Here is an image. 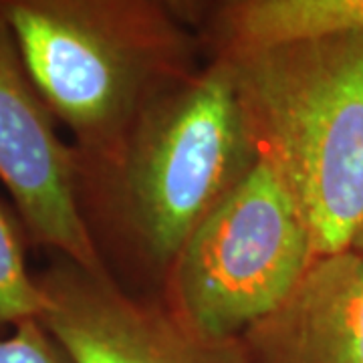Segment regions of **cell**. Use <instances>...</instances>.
<instances>
[{"instance_id":"cell-11","label":"cell","mask_w":363,"mask_h":363,"mask_svg":"<svg viewBox=\"0 0 363 363\" xmlns=\"http://www.w3.org/2000/svg\"><path fill=\"white\" fill-rule=\"evenodd\" d=\"M169 13L174 14L180 23L190 26L192 30H200V26L206 18L208 9L212 0H160Z\"/></svg>"},{"instance_id":"cell-4","label":"cell","mask_w":363,"mask_h":363,"mask_svg":"<svg viewBox=\"0 0 363 363\" xmlns=\"http://www.w3.org/2000/svg\"><path fill=\"white\" fill-rule=\"evenodd\" d=\"M317 257L297 204L257 166L188 238L164 279V307L212 341H238L297 289Z\"/></svg>"},{"instance_id":"cell-5","label":"cell","mask_w":363,"mask_h":363,"mask_svg":"<svg viewBox=\"0 0 363 363\" xmlns=\"http://www.w3.org/2000/svg\"><path fill=\"white\" fill-rule=\"evenodd\" d=\"M57 123L0 21V180L30 245L107 272L79 206L73 145L61 140Z\"/></svg>"},{"instance_id":"cell-7","label":"cell","mask_w":363,"mask_h":363,"mask_svg":"<svg viewBox=\"0 0 363 363\" xmlns=\"http://www.w3.org/2000/svg\"><path fill=\"white\" fill-rule=\"evenodd\" d=\"M240 341L250 363H363L362 250L319 257Z\"/></svg>"},{"instance_id":"cell-3","label":"cell","mask_w":363,"mask_h":363,"mask_svg":"<svg viewBox=\"0 0 363 363\" xmlns=\"http://www.w3.org/2000/svg\"><path fill=\"white\" fill-rule=\"evenodd\" d=\"M224 59L257 154L297 204L317 257L350 250L363 226V33Z\"/></svg>"},{"instance_id":"cell-1","label":"cell","mask_w":363,"mask_h":363,"mask_svg":"<svg viewBox=\"0 0 363 363\" xmlns=\"http://www.w3.org/2000/svg\"><path fill=\"white\" fill-rule=\"evenodd\" d=\"M257 162L233 65L212 57L143 111L113 162L75 160L79 206L104 260L105 250L131 257L164 283L188 238Z\"/></svg>"},{"instance_id":"cell-6","label":"cell","mask_w":363,"mask_h":363,"mask_svg":"<svg viewBox=\"0 0 363 363\" xmlns=\"http://www.w3.org/2000/svg\"><path fill=\"white\" fill-rule=\"evenodd\" d=\"M37 283L39 321L69 363H250L240 339L198 335L164 303L130 295L109 271H85L55 257Z\"/></svg>"},{"instance_id":"cell-12","label":"cell","mask_w":363,"mask_h":363,"mask_svg":"<svg viewBox=\"0 0 363 363\" xmlns=\"http://www.w3.org/2000/svg\"><path fill=\"white\" fill-rule=\"evenodd\" d=\"M351 248H355V250H362L363 252V226L359 228V233H357V236H355V240H353Z\"/></svg>"},{"instance_id":"cell-9","label":"cell","mask_w":363,"mask_h":363,"mask_svg":"<svg viewBox=\"0 0 363 363\" xmlns=\"http://www.w3.org/2000/svg\"><path fill=\"white\" fill-rule=\"evenodd\" d=\"M28 236L18 216L0 202V335L16 325L40 319L43 295L37 274L26 267Z\"/></svg>"},{"instance_id":"cell-10","label":"cell","mask_w":363,"mask_h":363,"mask_svg":"<svg viewBox=\"0 0 363 363\" xmlns=\"http://www.w3.org/2000/svg\"><path fill=\"white\" fill-rule=\"evenodd\" d=\"M0 363H69L39 319L25 321L0 335Z\"/></svg>"},{"instance_id":"cell-2","label":"cell","mask_w":363,"mask_h":363,"mask_svg":"<svg viewBox=\"0 0 363 363\" xmlns=\"http://www.w3.org/2000/svg\"><path fill=\"white\" fill-rule=\"evenodd\" d=\"M0 21L87 166L113 162L143 111L206 57L160 0H0Z\"/></svg>"},{"instance_id":"cell-8","label":"cell","mask_w":363,"mask_h":363,"mask_svg":"<svg viewBox=\"0 0 363 363\" xmlns=\"http://www.w3.org/2000/svg\"><path fill=\"white\" fill-rule=\"evenodd\" d=\"M333 33H363V0H212L198 37L212 59Z\"/></svg>"}]
</instances>
